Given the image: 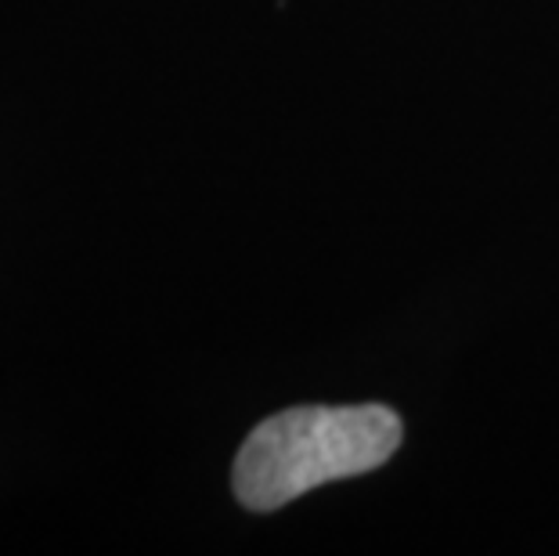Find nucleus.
I'll use <instances>...</instances> for the list:
<instances>
[{
  "mask_svg": "<svg viewBox=\"0 0 559 556\" xmlns=\"http://www.w3.org/2000/svg\"><path fill=\"white\" fill-rule=\"evenodd\" d=\"M397 445L401 416L386 405L289 409L246 437L231 484L246 510L271 513L318 484L390 463Z\"/></svg>",
  "mask_w": 559,
  "mask_h": 556,
  "instance_id": "obj_1",
  "label": "nucleus"
}]
</instances>
